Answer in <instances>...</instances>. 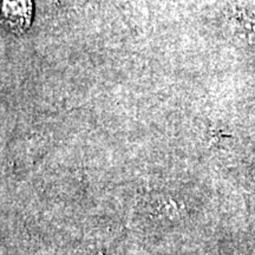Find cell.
<instances>
[{
	"label": "cell",
	"instance_id": "cell-1",
	"mask_svg": "<svg viewBox=\"0 0 255 255\" xmlns=\"http://www.w3.org/2000/svg\"><path fill=\"white\" fill-rule=\"evenodd\" d=\"M4 20L9 30L25 32L32 21L31 0H4Z\"/></svg>",
	"mask_w": 255,
	"mask_h": 255
}]
</instances>
